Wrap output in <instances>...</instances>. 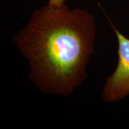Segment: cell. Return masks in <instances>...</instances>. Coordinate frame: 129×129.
<instances>
[{
    "instance_id": "obj_3",
    "label": "cell",
    "mask_w": 129,
    "mask_h": 129,
    "mask_svg": "<svg viewBox=\"0 0 129 129\" xmlns=\"http://www.w3.org/2000/svg\"><path fill=\"white\" fill-rule=\"evenodd\" d=\"M66 1L68 0H47V4L54 7H60L65 5L64 3Z\"/></svg>"
},
{
    "instance_id": "obj_1",
    "label": "cell",
    "mask_w": 129,
    "mask_h": 129,
    "mask_svg": "<svg viewBox=\"0 0 129 129\" xmlns=\"http://www.w3.org/2000/svg\"><path fill=\"white\" fill-rule=\"evenodd\" d=\"M96 31L88 11L47 4L33 12L13 41L27 61L34 85L48 95L68 96L86 79Z\"/></svg>"
},
{
    "instance_id": "obj_2",
    "label": "cell",
    "mask_w": 129,
    "mask_h": 129,
    "mask_svg": "<svg viewBox=\"0 0 129 129\" xmlns=\"http://www.w3.org/2000/svg\"><path fill=\"white\" fill-rule=\"evenodd\" d=\"M118 41V62L113 73L106 80L102 89L101 99L106 103L120 101L129 95V38L115 27L106 16Z\"/></svg>"
}]
</instances>
